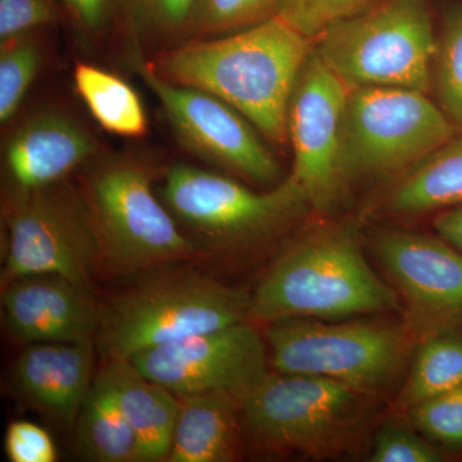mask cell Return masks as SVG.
Segmentation results:
<instances>
[{"label":"cell","instance_id":"1","mask_svg":"<svg viewBox=\"0 0 462 462\" xmlns=\"http://www.w3.org/2000/svg\"><path fill=\"white\" fill-rule=\"evenodd\" d=\"M315 47L282 17L170 48L152 63L173 84L214 94L276 144L288 141V108L300 69Z\"/></svg>","mask_w":462,"mask_h":462},{"label":"cell","instance_id":"2","mask_svg":"<svg viewBox=\"0 0 462 462\" xmlns=\"http://www.w3.org/2000/svg\"><path fill=\"white\" fill-rule=\"evenodd\" d=\"M397 309L396 291L373 272L346 227L319 230L291 245L251 296V318L269 324Z\"/></svg>","mask_w":462,"mask_h":462},{"label":"cell","instance_id":"3","mask_svg":"<svg viewBox=\"0 0 462 462\" xmlns=\"http://www.w3.org/2000/svg\"><path fill=\"white\" fill-rule=\"evenodd\" d=\"M251 296L191 270L158 267L100 307L97 348L106 361L247 321Z\"/></svg>","mask_w":462,"mask_h":462},{"label":"cell","instance_id":"4","mask_svg":"<svg viewBox=\"0 0 462 462\" xmlns=\"http://www.w3.org/2000/svg\"><path fill=\"white\" fill-rule=\"evenodd\" d=\"M438 39L430 0H375L315 39V51L348 87L428 93Z\"/></svg>","mask_w":462,"mask_h":462},{"label":"cell","instance_id":"5","mask_svg":"<svg viewBox=\"0 0 462 462\" xmlns=\"http://www.w3.org/2000/svg\"><path fill=\"white\" fill-rule=\"evenodd\" d=\"M147 166L129 158L99 163L81 189L98 240L102 267L117 275H141L189 261L199 245L182 234L154 193Z\"/></svg>","mask_w":462,"mask_h":462},{"label":"cell","instance_id":"6","mask_svg":"<svg viewBox=\"0 0 462 462\" xmlns=\"http://www.w3.org/2000/svg\"><path fill=\"white\" fill-rule=\"evenodd\" d=\"M456 134L454 125L427 93L406 88L349 87L340 142L343 178L403 171Z\"/></svg>","mask_w":462,"mask_h":462},{"label":"cell","instance_id":"7","mask_svg":"<svg viewBox=\"0 0 462 462\" xmlns=\"http://www.w3.org/2000/svg\"><path fill=\"white\" fill-rule=\"evenodd\" d=\"M7 252L2 287L30 275H60L91 291L102 267L98 240L81 190L66 180L12 191L5 203Z\"/></svg>","mask_w":462,"mask_h":462},{"label":"cell","instance_id":"8","mask_svg":"<svg viewBox=\"0 0 462 462\" xmlns=\"http://www.w3.org/2000/svg\"><path fill=\"white\" fill-rule=\"evenodd\" d=\"M161 197L178 223L218 248L269 238L310 206L293 175L275 189L256 193L226 176L184 163L167 170Z\"/></svg>","mask_w":462,"mask_h":462},{"label":"cell","instance_id":"9","mask_svg":"<svg viewBox=\"0 0 462 462\" xmlns=\"http://www.w3.org/2000/svg\"><path fill=\"white\" fill-rule=\"evenodd\" d=\"M266 339L276 373L322 376L363 393L396 378L410 351L406 328L380 322L282 319L270 322Z\"/></svg>","mask_w":462,"mask_h":462},{"label":"cell","instance_id":"10","mask_svg":"<svg viewBox=\"0 0 462 462\" xmlns=\"http://www.w3.org/2000/svg\"><path fill=\"white\" fill-rule=\"evenodd\" d=\"M363 394L322 376L269 374L240 401L243 424L272 451L325 455L354 430Z\"/></svg>","mask_w":462,"mask_h":462},{"label":"cell","instance_id":"11","mask_svg":"<svg viewBox=\"0 0 462 462\" xmlns=\"http://www.w3.org/2000/svg\"><path fill=\"white\" fill-rule=\"evenodd\" d=\"M130 63L162 106L182 145L261 184L278 180L281 165L236 108L205 90L167 81L143 57L138 42L130 51Z\"/></svg>","mask_w":462,"mask_h":462},{"label":"cell","instance_id":"12","mask_svg":"<svg viewBox=\"0 0 462 462\" xmlns=\"http://www.w3.org/2000/svg\"><path fill=\"white\" fill-rule=\"evenodd\" d=\"M129 361L178 397L226 391L242 401L269 375L266 346L248 320L154 346Z\"/></svg>","mask_w":462,"mask_h":462},{"label":"cell","instance_id":"13","mask_svg":"<svg viewBox=\"0 0 462 462\" xmlns=\"http://www.w3.org/2000/svg\"><path fill=\"white\" fill-rule=\"evenodd\" d=\"M349 87L312 50L300 69L288 108V141L294 152L291 175L310 206L329 211L346 180L340 167L343 114Z\"/></svg>","mask_w":462,"mask_h":462},{"label":"cell","instance_id":"14","mask_svg":"<svg viewBox=\"0 0 462 462\" xmlns=\"http://www.w3.org/2000/svg\"><path fill=\"white\" fill-rule=\"evenodd\" d=\"M380 263L415 318L443 322L462 316V254L420 234L385 231L375 242Z\"/></svg>","mask_w":462,"mask_h":462},{"label":"cell","instance_id":"15","mask_svg":"<svg viewBox=\"0 0 462 462\" xmlns=\"http://www.w3.org/2000/svg\"><path fill=\"white\" fill-rule=\"evenodd\" d=\"M5 329L21 342L96 339L100 307L93 293L60 275H30L2 287Z\"/></svg>","mask_w":462,"mask_h":462},{"label":"cell","instance_id":"16","mask_svg":"<svg viewBox=\"0 0 462 462\" xmlns=\"http://www.w3.org/2000/svg\"><path fill=\"white\" fill-rule=\"evenodd\" d=\"M5 149L14 191H29L65 181L96 154L97 143L74 117L47 109L20 125Z\"/></svg>","mask_w":462,"mask_h":462},{"label":"cell","instance_id":"17","mask_svg":"<svg viewBox=\"0 0 462 462\" xmlns=\"http://www.w3.org/2000/svg\"><path fill=\"white\" fill-rule=\"evenodd\" d=\"M94 345V340L33 343L14 365V385L51 419L74 425L93 384Z\"/></svg>","mask_w":462,"mask_h":462},{"label":"cell","instance_id":"18","mask_svg":"<svg viewBox=\"0 0 462 462\" xmlns=\"http://www.w3.org/2000/svg\"><path fill=\"white\" fill-rule=\"evenodd\" d=\"M99 374L141 443L143 461H167L180 398L143 375L129 360L106 361Z\"/></svg>","mask_w":462,"mask_h":462},{"label":"cell","instance_id":"19","mask_svg":"<svg viewBox=\"0 0 462 462\" xmlns=\"http://www.w3.org/2000/svg\"><path fill=\"white\" fill-rule=\"evenodd\" d=\"M167 462H229L242 433L239 398L226 391L181 396Z\"/></svg>","mask_w":462,"mask_h":462},{"label":"cell","instance_id":"20","mask_svg":"<svg viewBox=\"0 0 462 462\" xmlns=\"http://www.w3.org/2000/svg\"><path fill=\"white\" fill-rule=\"evenodd\" d=\"M75 425L76 447L87 460L144 462L138 438L99 373L94 376Z\"/></svg>","mask_w":462,"mask_h":462},{"label":"cell","instance_id":"21","mask_svg":"<svg viewBox=\"0 0 462 462\" xmlns=\"http://www.w3.org/2000/svg\"><path fill=\"white\" fill-rule=\"evenodd\" d=\"M462 203V133L416 163L389 199L394 214H421Z\"/></svg>","mask_w":462,"mask_h":462},{"label":"cell","instance_id":"22","mask_svg":"<svg viewBox=\"0 0 462 462\" xmlns=\"http://www.w3.org/2000/svg\"><path fill=\"white\" fill-rule=\"evenodd\" d=\"M74 84L90 115L106 132L124 138H141L148 132L147 114L141 97L117 75L78 63Z\"/></svg>","mask_w":462,"mask_h":462},{"label":"cell","instance_id":"23","mask_svg":"<svg viewBox=\"0 0 462 462\" xmlns=\"http://www.w3.org/2000/svg\"><path fill=\"white\" fill-rule=\"evenodd\" d=\"M462 385V337L437 336L421 346L401 394V406L412 409L422 401Z\"/></svg>","mask_w":462,"mask_h":462},{"label":"cell","instance_id":"24","mask_svg":"<svg viewBox=\"0 0 462 462\" xmlns=\"http://www.w3.org/2000/svg\"><path fill=\"white\" fill-rule=\"evenodd\" d=\"M202 0H121L124 18L135 41L189 38Z\"/></svg>","mask_w":462,"mask_h":462},{"label":"cell","instance_id":"25","mask_svg":"<svg viewBox=\"0 0 462 462\" xmlns=\"http://www.w3.org/2000/svg\"><path fill=\"white\" fill-rule=\"evenodd\" d=\"M0 123L17 114L42 66L41 45L33 32L0 42Z\"/></svg>","mask_w":462,"mask_h":462},{"label":"cell","instance_id":"26","mask_svg":"<svg viewBox=\"0 0 462 462\" xmlns=\"http://www.w3.org/2000/svg\"><path fill=\"white\" fill-rule=\"evenodd\" d=\"M287 0H202L189 39H208L281 16Z\"/></svg>","mask_w":462,"mask_h":462},{"label":"cell","instance_id":"27","mask_svg":"<svg viewBox=\"0 0 462 462\" xmlns=\"http://www.w3.org/2000/svg\"><path fill=\"white\" fill-rule=\"evenodd\" d=\"M434 80L440 108L456 132L462 133V5L447 18L438 41Z\"/></svg>","mask_w":462,"mask_h":462},{"label":"cell","instance_id":"28","mask_svg":"<svg viewBox=\"0 0 462 462\" xmlns=\"http://www.w3.org/2000/svg\"><path fill=\"white\" fill-rule=\"evenodd\" d=\"M375 0H287L281 16L307 38L316 39L322 32L354 16Z\"/></svg>","mask_w":462,"mask_h":462},{"label":"cell","instance_id":"29","mask_svg":"<svg viewBox=\"0 0 462 462\" xmlns=\"http://www.w3.org/2000/svg\"><path fill=\"white\" fill-rule=\"evenodd\" d=\"M416 427L446 445L462 446V385L411 409Z\"/></svg>","mask_w":462,"mask_h":462},{"label":"cell","instance_id":"30","mask_svg":"<svg viewBox=\"0 0 462 462\" xmlns=\"http://www.w3.org/2000/svg\"><path fill=\"white\" fill-rule=\"evenodd\" d=\"M60 8L56 0H0V42L56 23Z\"/></svg>","mask_w":462,"mask_h":462},{"label":"cell","instance_id":"31","mask_svg":"<svg viewBox=\"0 0 462 462\" xmlns=\"http://www.w3.org/2000/svg\"><path fill=\"white\" fill-rule=\"evenodd\" d=\"M5 454L12 462H54L57 448L51 434L30 421H14L5 433Z\"/></svg>","mask_w":462,"mask_h":462},{"label":"cell","instance_id":"32","mask_svg":"<svg viewBox=\"0 0 462 462\" xmlns=\"http://www.w3.org/2000/svg\"><path fill=\"white\" fill-rule=\"evenodd\" d=\"M439 454L427 442L400 428L379 434L372 455L374 462H436Z\"/></svg>","mask_w":462,"mask_h":462},{"label":"cell","instance_id":"33","mask_svg":"<svg viewBox=\"0 0 462 462\" xmlns=\"http://www.w3.org/2000/svg\"><path fill=\"white\" fill-rule=\"evenodd\" d=\"M78 29L98 38L121 17V0H56Z\"/></svg>","mask_w":462,"mask_h":462},{"label":"cell","instance_id":"34","mask_svg":"<svg viewBox=\"0 0 462 462\" xmlns=\"http://www.w3.org/2000/svg\"><path fill=\"white\" fill-rule=\"evenodd\" d=\"M434 227L440 238L462 254V203L438 215Z\"/></svg>","mask_w":462,"mask_h":462}]
</instances>
